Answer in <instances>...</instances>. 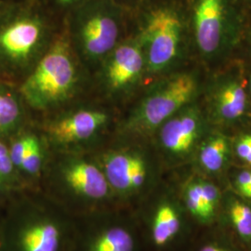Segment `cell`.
I'll return each instance as SVG.
<instances>
[{
	"mask_svg": "<svg viewBox=\"0 0 251 251\" xmlns=\"http://www.w3.org/2000/svg\"><path fill=\"white\" fill-rule=\"evenodd\" d=\"M76 83L70 47L64 39L54 42L22 84L20 92L27 103L47 109L67 99Z\"/></svg>",
	"mask_w": 251,
	"mask_h": 251,
	"instance_id": "1",
	"label": "cell"
},
{
	"mask_svg": "<svg viewBox=\"0 0 251 251\" xmlns=\"http://www.w3.org/2000/svg\"><path fill=\"white\" fill-rule=\"evenodd\" d=\"M45 34V24L29 5L0 0V63L20 68L36 54Z\"/></svg>",
	"mask_w": 251,
	"mask_h": 251,
	"instance_id": "2",
	"label": "cell"
},
{
	"mask_svg": "<svg viewBox=\"0 0 251 251\" xmlns=\"http://www.w3.org/2000/svg\"><path fill=\"white\" fill-rule=\"evenodd\" d=\"M197 77L179 73L154 85L135 108L127 126L135 131L152 130L182 108L192 103L198 93Z\"/></svg>",
	"mask_w": 251,
	"mask_h": 251,
	"instance_id": "3",
	"label": "cell"
},
{
	"mask_svg": "<svg viewBox=\"0 0 251 251\" xmlns=\"http://www.w3.org/2000/svg\"><path fill=\"white\" fill-rule=\"evenodd\" d=\"M120 24V9L111 0L86 1L74 18L82 51L90 60L111 53L117 46Z\"/></svg>",
	"mask_w": 251,
	"mask_h": 251,
	"instance_id": "4",
	"label": "cell"
},
{
	"mask_svg": "<svg viewBox=\"0 0 251 251\" xmlns=\"http://www.w3.org/2000/svg\"><path fill=\"white\" fill-rule=\"evenodd\" d=\"M182 30V17L175 8L161 6L150 10L140 38L148 72H161L176 60Z\"/></svg>",
	"mask_w": 251,
	"mask_h": 251,
	"instance_id": "5",
	"label": "cell"
},
{
	"mask_svg": "<svg viewBox=\"0 0 251 251\" xmlns=\"http://www.w3.org/2000/svg\"><path fill=\"white\" fill-rule=\"evenodd\" d=\"M191 19L198 50L213 57L237 27L242 0H191Z\"/></svg>",
	"mask_w": 251,
	"mask_h": 251,
	"instance_id": "6",
	"label": "cell"
},
{
	"mask_svg": "<svg viewBox=\"0 0 251 251\" xmlns=\"http://www.w3.org/2000/svg\"><path fill=\"white\" fill-rule=\"evenodd\" d=\"M160 129L163 147L176 155L192 151L203 129V116L196 105L189 104L164 122Z\"/></svg>",
	"mask_w": 251,
	"mask_h": 251,
	"instance_id": "7",
	"label": "cell"
},
{
	"mask_svg": "<svg viewBox=\"0 0 251 251\" xmlns=\"http://www.w3.org/2000/svg\"><path fill=\"white\" fill-rule=\"evenodd\" d=\"M144 68L145 59L141 42H126L109 54L104 70L106 85L114 91L126 90L141 78Z\"/></svg>",
	"mask_w": 251,
	"mask_h": 251,
	"instance_id": "8",
	"label": "cell"
},
{
	"mask_svg": "<svg viewBox=\"0 0 251 251\" xmlns=\"http://www.w3.org/2000/svg\"><path fill=\"white\" fill-rule=\"evenodd\" d=\"M248 92L242 78L226 75L210 91L209 111L220 123H233L242 118L248 109Z\"/></svg>",
	"mask_w": 251,
	"mask_h": 251,
	"instance_id": "9",
	"label": "cell"
},
{
	"mask_svg": "<svg viewBox=\"0 0 251 251\" xmlns=\"http://www.w3.org/2000/svg\"><path fill=\"white\" fill-rule=\"evenodd\" d=\"M107 115L100 111L81 110L63 117L50 126L49 132L60 144H72L85 141L95 134L105 124Z\"/></svg>",
	"mask_w": 251,
	"mask_h": 251,
	"instance_id": "10",
	"label": "cell"
},
{
	"mask_svg": "<svg viewBox=\"0 0 251 251\" xmlns=\"http://www.w3.org/2000/svg\"><path fill=\"white\" fill-rule=\"evenodd\" d=\"M104 174L110 185L119 191L140 188L146 179L144 159L130 152H116L104 160Z\"/></svg>",
	"mask_w": 251,
	"mask_h": 251,
	"instance_id": "11",
	"label": "cell"
},
{
	"mask_svg": "<svg viewBox=\"0 0 251 251\" xmlns=\"http://www.w3.org/2000/svg\"><path fill=\"white\" fill-rule=\"evenodd\" d=\"M67 184L78 195L91 199L107 196L109 182L103 171L88 162L73 163L64 172Z\"/></svg>",
	"mask_w": 251,
	"mask_h": 251,
	"instance_id": "12",
	"label": "cell"
},
{
	"mask_svg": "<svg viewBox=\"0 0 251 251\" xmlns=\"http://www.w3.org/2000/svg\"><path fill=\"white\" fill-rule=\"evenodd\" d=\"M59 243V230L50 223L33 225L22 236V246L25 251H57Z\"/></svg>",
	"mask_w": 251,
	"mask_h": 251,
	"instance_id": "13",
	"label": "cell"
},
{
	"mask_svg": "<svg viewBox=\"0 0 251 251\" xmlns=\"http://www.w3.org/2000/svg\"><path fill=\"white\" fill-rule=\"evenodd\" d=\"M230 152V144L222 134L210 136L199 151V162L208 172H219L225 168Z\"/></svg>",
	"mask_w": 251,
	"mask_h": 251,
	"instance_id": "14",
	"label": "cell"
},
{
	"mask_svg": "<svg viewBox=\"0 0 251 251\" xmlns=\"http://www.w3.org/2000/svg\"><path fill=\"white\" fill-rule=\"evenodd\" d=\"M179 225V215L172 206L170 205L160 206L153 221V242L156 246H164L178 233Z\"/></svg>",
	"mask_w": 251,
	"mask_h": 251,
	"instance_id": "15",
	"label": "cell"
},
{
	"mask_svg": "<svg viewBox=\"0 0 251 251\" xmlns=\"http://www.w3.org/2000/svg\"><path fill=\"white\" fill-rule=\"evenodd\" d=\"M22 116L18 98L8 90H0V136L12 132L20 124Z\"/></svg>",
	"mask_w": 251,
	"mask_h": 251,
	"instance_id": "16",
	"label": "cell"
},
{
	"mask_svg": "<svg viewBox=\"0 0 251 251\" xmlns=\"http://www.w3.org/2000/svg\"><path fill=\"white\" fill-rule=\"evenodd\" d=\"M134 241L122 228H112L102 233L93 244L91 251H133Z\"/></svg>",
	"mask_w": 251,
	"mask_h": 251,
	"instance_id": "17",
	"label": "cell"
},
{
	"mask_svg": "<svg viewBox=\"0 0 251 251\" xmlns=\"http://www.w3.org/2000/svg\"><path fill=\"white\" fill-rule=\"evenodd\" d=\"M185 200L190 212L199 220L206 222L212 218L213 213L208 209L203 198L200 179L189 183L185 192Z\"/></svg>",
	"mask_w": 251,
	"mask_h": 251,
	"instance_id": "18",
	"label": "cell"
},
{
	"mask_svg": "<svg viewBox=\"0 0 251 251\" xmlns=\"http://www.w3.org/2000/svg\"><path fill=\"white\" fill-rule=\"evenodd\" d=\"M230 218L234 229L243 238H251V208L250 206L234 202L230 208Z\"/></svg>",
	"mask_w": 251,
	"mask_h": 251,
	"instance_id": "19",
	"label": "cell"
},
{
	"mask_svg": "<svg viewBox=\"0 0 251 251\" xmlns=\"http://www.w3.org/2000/svg\"><path fill=\"white\" fill-rule=\"evenodd\" d=\"M41 164H42L41 147L38 140L35 137L19 169L26 172L28 174H36L38 171H40Z\"/></svg>",
	"mask_w": 251,
	"mask_h": 251,
	"instance_id": "20",
	"label": "cell"
},
{
	"mask_svg": "<svg viewBox=\"0 0 251 251\" xmlns=\"http://www.w3.org/2000/svg\"><path fill=\"white\" fill-rule=\"evenodd\" d=\"M34 139H35V136L33 135H25L18 139L17 141H15L11 145V148L9 149V155L14 168H18V169L20 168L23 159L25 156L27 151Z\"/></svg>",
	"mask_w": 251,
	"mask_h": 251,
	"instance_id": "21",
	"label": "cell"
},
{
	"mask_svg": "<svg viewBox=\"0 0 251 251\" xmlns=\"http://www.w3.org/2000/svg\"><path fill=\"white\" fill-rule=\"evenodd\" d=\"M200 184H201V190H202L203 198L206 202V206L208 207V209L214 214L216 207L219 202V198H220L219 189L217 188L213 183L203 179H200Z\"/></svg>",
	"mask_w": 251,
	"mask_h": 251,
	"instance_id": "22",
	"label": "cell"
},
{
	"mask_svg": "<svg viewBox=\"0 0 251 251\" xmlns=\"http://www.w3.org/2000/svg\"><path fill=\"white\" fill-rule=\"evenodd\" d=\"M14 166L10 159L9 149L8 147L0 142V180L3 181L9 179L13 174Z\"/></svg>",
	"mask_w": 251,
	"mask_h": 251,
	"instance_id": "23",
	"label": "cell"
},
{
	"mask_svg": "<svg viewBox=\"0 0 251 251\" xmlns=\"http://www.w3.org/2000/svg\"><path fill=\"white\" fill-rule=\"evenodd\" d=\"M235 151L239 158L251 165V134L244 135L237 141Z\"/></svg>",
	"mask_w": 251,
	"mask_h": 251,
	"instance_id": "24",
	"label": "cell"
},
{
	"mask_svg": "<svg viewBox=\"0 0 251 251\" xmlns=\"http://www.w3.org/2000/svg\"><path fill=\"white\" fill-rule=\"evenodd\" d=\"M236 185L239 191L251 185V171L241 172L236 179Z\"/></svg>",
	"mask_w": 251,
	"mask_h": 251,
	"instance_id": "25",
	"label": "cell"
},
{
	"mask_svg": "<svg viewBox=\"0 0 251 251\" xmlns=\"http://www.w3.org/2000/svg\"><path fill=\"white\" fill-rule=\"evenodd\" d=\"M59 6L61 7H70L74 4H75L78 0H54Z\"/></svg>",
	"mask_w": 251,
	"mask_h": 251,
	"instance_id": "26",
	"label": "cell"
},
{
	"mask_svg": "<svg viewBox=\"0 0 251 251\" xmlns=\"http://www.w3.org/2000/svg\"><path fill=\"white\" fill-rule=\"evenodd\" d=\"M199 251H225V249L217 247V246H213V245H207L205 246L204 248H202Z\"/></svg>",
	"mask_w": 251,
	"mask_h": 251,
	"instance_id": "27",
	"label": "cell"
},
{
	"mask_svg": "<svg viewBox=\"0 0 251 251\" xmlns=\"http://www.w3.org/2000/svg\"><path fill=\"white\" fill-rule=\"evenodd\" d=\"M241 194H242L244 197L246 198H251V185H250L249 187L247 188L243 189L241 191H239Z\"/></svg>",
	"mask_w": 251,
	"mask_h": 251,
	"instance_id": "28",
	"label": "cell"
},
{
	"mask_svg": "<svg viewBox=\"0 0 251 251\" xmlns=\"http://www.w3.org/2000/svg\"><path fill=\"white\" fill-rule=\"evenodd\" d=\"M243 4L244 3H249V4H251V0H242Z\"/></svg>",
	"mask_w": 251,
	"mask_h": 251,
	"instance_id": "29",
	"label": "cell"
},
{
	"mask_svg": "<svg viewBox=\"0 0 251 251\" xmlns=\"http://www.w3.org/2000/svg\"><path fill=\"white\" fill-rule=\"evenodd\" d=\"M249 89H250V91H251V78H250V87H249Z\"/></svg>",
	"mask_w": 251,
	"mask_h": 251,
	"instance_id": "30",
	"label": "cell"
},
{
	"mask_svg": "<svg viewBox=\"0 0 251 251\" xmlns=\"http://www.w3.org/2000/svg\"><path fill=\"white\" fill-rule=\"evenodd\" d=\"M1 182H2V181H1V180H0V184H1Z\"/></svg>",
	"mask_w": 251,
	"mask_h": 251,
	"instance_id": "31",
	"label": "cell"
}]
</instances>
